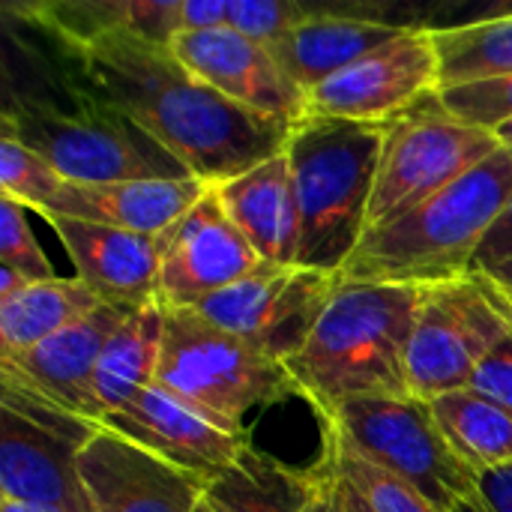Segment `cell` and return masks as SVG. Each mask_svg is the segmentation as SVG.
Instances as JSON below:
<instances>
[{
    "label": "cell",
    "instance_id": "6da1fadb",
    "mask_svg": "<svg viewBox=\"0 0 512 512\" xmlns=\"http://www.w3.org/2000/svg\"><path fill=\"white\" fill-rule=\"evenodd\" d=\"M69 84L126 111L192 177L219 186L282 153L291 126L255 114L198 81L168 45L111 33L66 51Z\"/></svg>",
    "mask_w": 512,
    "mask_h": 512
},
{
    "label": "cell",
    "instance_id": "7a4b0ae2",
    "mask_svg": "<svg viewBox=\"0 0 512 512\" xmlns=\"http://www.w3.org/2000/svg\"><path fill=\"white\" fill-rule=\"evenodd\" d=\"M420 300L423 288L339 279L306 348L288 363L324 420L360 396H411L408 342Z\"/></svg>",
    "mask_w": 512,
    "mask_h": 512
},
{
    "label": "cell",
    "instance_id": "3957f363",
    "mask_svg": "<svg viewBox=\"0 0 512 512\" xmlns=\"http://www.w3.org/2000/svg\"><path fill=\"white\" fill-rule=\"evenodd\" d=\"M512 198V153L501 147L444 192L369 231L342 282L435 288L474 273L477 252Z\"/></svg>",
    "mask_w": 512,
    "mask_h": 512
},
{
    "label": "cell",
    "instance_id": "277c9868",
    "mask_svg": "<svg viewBox=\"0 0 512 512\" xmlns=\"http://www.w3.org/2000/svg\"><path fill=\"white\" fill-rule=\"evenodd\" d=\"M387 126L306 117L285 153L300 204V267L342 273L366 237Z\"/></svg>",
    "mask_w": 512,
    "mask_h": 512
},
{
    "label": "cell",
    "instance_id": "5b68a950",
    "mask_svg": "<svg viewBox=\"0 0 512 512\" xmlns=\"http://www.w3.org/2000/svg\"><path fill=\"white\" fill-rule=\"evenodd\" d=\"M0 135L36 150L66 183L183 180L192 171L126 111L72 84L69 105L18 96L0 117Z\"/></svg>",
    "mask_w": 512,
    "mask_h": 512
},
{
    "label": "cell",
    "instance_id": "8992f818",
    "mask_svg": "<svg viewBox=\"0 0 512 512\" xmlns=\"http://www.w3.org/2000/svg\"><path fill=\"white\" fill-rule=\"evenodd\" d=\"M156 384L234 435H249V411L303 396L285 363L258 354L195 309H165Z\"/></svg>",
    "mask_w": 512,
    "mask_h": 512
},
{
    "label": "cell",
    "instance_id": "52a82bcc",
    "mask_svg": "<svg viewBox=\"0 0 512 512\" xmlns=\"http://www.w3.org/2000/svg\"><path fill=\"white\" fill-rule=\"evenodd\" d=\"M327 441L393 474L438 512L480 498L477 474L447 444L432 405L414 396H360L327 420Z\"/></svg>",
    "mask_w": 512,
    "mask_h": 512
},
{
    "label": "cell",
    "instance_id": "ba28073f",
    "mask_svg": "<svg viewBox=\"0 0 512 512\" xmlns=\"http://www.w3.org/2000/svg\"><path fill=\"white\" fill-rule=\"evenodd\" d=\"M512 336L510 303L483 273L423 288L408 342V393L423 402L468 390L480 363Z\"/></svg>",
    "mask_w": 512,
    "mask_h": 512
},
{
    "label": "cell",
    "instance_id": "9c48e42d",
    "mask_svg": "<svg viewBox=\"0 0 512 512\" xmlns=\"http://www.w3.org/2000/svg\"><path fill=\"white\" fill-rule=\"evenodd\" d=\"M0 384V501L96 512L78 474V456L102 426L72 417L12 381L0 378Z\"/></svg>",
    "mask_w": 512,
    "mask_h": 512
},
{
    "label": "cell",
    "instance_id": "30bf717a",
    "mask_svg": "<svg viewBox=\"0 0 512 512\" xmlns=\"http://www.w3.org/2000/svg\"><path fill=\"white\" fill-rule=\"evenodd\" d=\"M498 150L495 132L450 117L435 93L387 126L366 234L411 213Z\"/></svg>",
    "mask_w": 512,
    "mask_h": 512
},
{
    "label": "cell",
    "instance_id": "8fae6325",
    "mask_svg": "<svg viewBox=\"0 0 512 512\" xmlns=\"http://www.w3.org/2000/svg\"><path fill=\"white\" fill-rule=\"evenodd\" d=\"M336 288V273L261 261L249 276L213 294L195 312L258 354L288 366L306 348Z\"/></svg>",
    "mask_w": 512,
    "mask_h": 512
},
{
    "label": "cell",
    "instance_id": "7c38bea8",
    "mask_svg": "<svg viewBox=\"0 0 512 512\" xmlns=\"http://www.w3.org/2000/svg\"><path fill=\"white\" fill-rule=\"evenodd\" d=\"M441 90L432 27H411L306 93V117L390 126Z\"/></svg>",
    "mask_w": 512,
    "mask_h": 512
},
{
    "label": "cell",
    "instance_id": "4fadbf2b",
    "mask_svg": "<svg viewBox=\"0 0 512 512\" xmlns=\"http://www.w3.org/2000/svg\"><path fill=\"white\" fill-rule=\"evenodd\" d=\"M159 240V300L165 309H198L249 276L261 258L225 213L210 186Z\"/></svg>",
    "mask_w": 512,
    "mask_h": 512
},
{
    "label": "cell",
    "instance_id": "5bb4252c",
    "mask_svg": "<svg viewBox=\"0 0 512 512\" xmlns=\"http://www.w3.org/2000/svg\"><path fill=\"white\" fill-rule=\"evenodd\" d=\"M102 429L117 432L120 438L144 447L147 453L171 462L207 486L228 474L252 447L249 435L222 429L207 414L195 411L159 384L147 387L126 408L108 414Z\"/></svg>",
    "mask_w": 512,
    "mask_h": 512
},
{
    "label": "cell",
    "instance_id": "9a60e30c",
    "mask_svg": "<svg viewBox=\"0 0 512 512\" xmlns=\"http://www.w3.org/2000/svg\"><path fill=\"white\" fill-rule=\"evenodd\" d=\"M138 309H120L102 303L84 321L60 330L36 348L0 357V378L12 381L48 405L102 426L105 411L96 396V366L108 339Z\"/></svg>",
    "mask_w": 512,
    "mask_h": 512
},
{
    "label": "cell",
    "instance_id": "2e32d148",
    "mask_svg": "<svg viewBox=\"0 0 512 512\" xmlns=\"http://www.w3.org/2000/svg\"><path fill=\"white\" fill-rule=\"evenodd\" d=\"M168 48L198 81L225 99L288 126L306 120V93L291 81L267 45L252 42L231 27H216L177 33Z\"/></svg>",
    "mask_w": 512,
    "mask_h": 512
},
{
    "label": "cell",
    "instance_id": "e0dca14e",
    "mask_svg": "<svg viewBox=\"0 0 512 512\" xmlns=\"http://www.w3.org/2000/svg\"><path fill=\"white\" fill-rule=\"evenodd\" d=\"M78 474L96 512H198L207 498V483L108 429L81 450Z\"/></svg>",
    "mask_w": 512,
    "mask_h": 512
},
{
    "label": "cell",
    "instance_id": "ac0fdd59",
    "mask_svg": "<svg viewBox=\"0 0 512 512\" xmlns=\"http://www.w3.org/2000/svg\"><path fill=\"white\" fill-rule=\"evenodd\" d=\"M66 246L78 279L108 306L141 309L159 297V240L111 225L42 216Z\"/></svg>",
    "mask_w": 512,
    "mask_h": 512
},
{
    "label": "cell",
    "instance_id": "d6986e66",
    "mask_svg": "<svg viewBox=\"0 0 512 512\" xmlns=\"http://www.w3.org/2000/svg\"><path fill=\"white\" fill-rule=\"evenodd\" d=\"M210 183L198 177L183 180H126L81 186L63 183L57 198L39 216H66L96 225H111L147 237L165 234L204 192Z\"/></svg>",
    "mask_w": 512,
    "mask_h": 512
},
{
    "label": "cell",
    "instance_id": "ffe728a7",
    "mask_svg": "<svg viewBox=\"0 0 512 512\" xmlns=\"http://www.w3.org/2000/svg\"><path fill=\"white\" fill-rule=\"evenodd\" d=\"M219 201L255 255L267 264L300 261V204L288 153L249 168L216 186Z\"/></svg>",
    "mask_w": 512,
    "mask_h": 512
},
{
    "label": "cell",
    "instance_id": "44dd1931",
    "mask_svg": "<svg viewBox=\"0 0 512 512\" xmlns=\"http://www.w3.org/2000/svg\"><path fill=\"white\" fill-rule=\"evenodd\" d=\"M408 30L411 24L315 9L303 24H297L291 33H285L279 42L267 48L273 51L279 66L291 75V81L303 93H309L330 75L348 69L360 57L399 39Z\"/></svg>",
    "mask_w": 512,
    "mask_h": 512
},
{
    "label": "cell",
    "instance_id": "7402d4cb",
    "mask_svg": "<svg viewBox=\"0 0 512 512\" xmlns=\"http://www.w3.org/2000/svg\"><path fill=\"white\" fill-rule=\"evenodd\" d=\"M21 15L51 33L63 51L123 30L159 45H171L180 33V0H57L21 6Z\"/></svg>",
    "mask_w": 512,
    "mask_h": 512
},
{
    "label": "cell",
    "instance_id": "603a6c76",
    "mask_svg": "<svg viewBox=\"0 0 512 512\" xmlns=\"http://www.w3.org/2000/svg\"><path fill=\"white\" fill-rule=\"evenodd\" d=\"M165 342V303H153L132 312L120 330L108 339L96 366V396L108 414L135 402L147 387L156 384Z\"/></svg>",
    "mask_w": 512,
    "mask_h": 512
},
{
    "label": "cell",
    "instance_id": "cb8c5ba5",
    "mask_svg": "<svg viewBox=\"0 0 512 512\" xmlns=\"http://www.w3.org/2000/svg\"><path fill=\"white\" fill-rule=\"evenodd\" d=\"M102 306L84 279L33 282L9 300H0V357H15L60 330L84 321Z\"/></svg>",
    "mask_w": 512,
    "mask_h": 512
},
{
    "label": "cell",
    "instance_id": "d4e9b609",
    "mask_svg": "<svg viewBox=\"0 0 512 512\" xmlns=\"http://www.w3.org/2000/svg\"><path fill=\"white\" fill-rule=\"evenodd\" d=\"M315 471L300 474L249 447L240 462L207 486L213 512H309Z\"/></svg>",
    "mask_w": 512,
    "mask_h": 512
},
{
    "label": "cell",
    "instance_id": "484cf974",
    "mask_svg": "<svg viewBox=\"0 0 512 512\" xmlns=\"http://www.w3.org/2000/svg\"><path fill=\"white\" fill-rule=\"evenodd\" d=\"M429 405L447 444L477 477L512 465V414L501 405L471 387Z\"/></svg>",
    "mask_w": 512,
    "mask_h": 512
},
{
    "label": "cell",
    "instance_id": "4316f807",
    "mask_svg": "<svg viewBox=\"0 0 512 512\" xmlns=\"http://www.w3.org/2000/svg\"><path fill=\"white\" fill-rule=\"evenodd\" d=\"M432 39L441 57V90L512 75V12L432 27Z\"/></svg>",
    "mask_w": 512,
    "mask_h": 512
},
{
    "label": "cell",
    "instance_id": "83f0119b",
    "mask_svg": "<svg viewBox=\"0 0 512 512\" xmlns=\"http://www.w3.org/2000/svg\"><path fill=\"white\" fill-rule=\"evenodd\" d=\"M324 462L366 498L372 512H438L411 486H405L393 474L381 471L378 465L360 459L357 453H351V450H345V447H339L333 441H327Z\"/></svg>",
    "mask_w": 512,
    "mask_h": 512
},
{
    "label": "cell",
    "instance_id": "f1b7e54d",
    "mask_svg": "<svg viewBox=\"0 0 512 512\" xmlns=\"http://www.w3.org/2000/svg\"><path fill=\"white\" fill-rule=\"evenodd\" d=\"M63 183L66 180L36 150L12 135H0V195L42 213L57 198Z\"/></svg>",
    "mask_w": 512,
    "mask_h": 512
},
{
    "label": "cell",
    "instance_id": "f546056e",
    "mask_svg": "<svg viewBox=\"0 0 512 512\" xmlns=\"http://www.w3.org/2000/svg\"><path fill=\"white\" fill-rule=\"evenodd\" d=\"M438 102L450 117L495 132L498 126L512 120V75L462 87H444L438 90Z\"/></svg>",
    "mask_w": 512,
    "mask_h": 512
},
{
    "label": "cell",
    "instance_id": "4dcf8cb0",
    "mask_svg": "<svg viewBox=\"0 0 512 512\" xmlns=\"http://www.w3.org/2000/svg\"><path fill=\"white\" fill-rule=\"evenodd\" d=\"M312 12L294 0H228V27L252 42L273 45Z\"/></svg>",
    "mask_w": 512,
    "mask_h": 512
},
{
    "label": "cell",
    "instance_id": "1f68e13d",
    "mask_svg": "<svg viewBox=\"0 0 512 512\" xmlns=\"http://www.w3.org/2000/svg\"><path fill=\"white\" fill-rule=\"evenodd\" d=\"M27 207L18 201L0 195V264L15 267L30 282H48L57 279L45 252L39 249L30 225H27Z\"/></svg>",
    "mask_w": 512,
    "mask_h": 512
},
{
    "label": "cell",
    "instance_id": "d6a6232c",
    "mask_svg": "<svg viewBox=\"0 0 512 512\" xmlns=\"http://www.w3.org/2000/svg\"><path fill=\"white\" fill-rule=\"evenodd\" d=\"M471 390L483 393L495 405L512 414V336H507L474 372Z\"/></svg>",
    "mask_w": 512,
    "mask_h": 512
},
{
    "label": "cell",
    "instance_id": "836d02e7",
    "mask_svg": "<svg viewBox=\"0 0 512 512\" xmlns=\"http://www.w3.org/2000/svg\"><path fill=\"white\" fill-rule=\"evenodd\" d=\"M228 27V0H180V33Z\"/></svg>",
    "mask_w": 512,
    "mask_h": 512
},
{
    "label": "cell",
    "instance_id": "e575fe53",
    "mask_svg": "<svg viewBox=\"0 0 512 512\" xmlns=\"http://www.w3.org/2000/svg\"><path fill=\"white\" fill-rule=\"evenodd\" d=\"M507 258H512V198L507 201L504 213L498 216L495 228L489 231V237L483 240V246L477 252V261H474V270L495 267V264H501Z\"/></svg>",
    "mask_w": 512,
    "mask_h": 512
},
{
    "label": "cell",
    "instance_id": "d590c367",
    "mask_svg": "<svg viewBox=\"0 0 512 512\" xmlns=\"http://www.w3.org/2000/svg\"><path fill=\"white\" fill-rule=\"evenodd\" d=\"M477 492L489 512H512V465L480 474Z\"/></svg>",
    "mask_w": 512,
    "mask_h": 512
},
{
    "label": "cell",
    "instance_id": "8d00e7d4",
    "mask_svg": "<svg viewBox=\"0 0 512 512\" xmlns=\"http://www.w3.org/2000/svg\"><path fill=\"white\" fill-rule=\"evenodd\" d=\"M309 512H348L342 489H339V480H336V474L330 471L327 462H321V468L315 471V492H312V501H309Z\"/></svg>",
    "mask_w": 512,
    "mask_h": 512
},
{
    "label": "cell",
    "instance_id": "74e56055",
    "mask_svg": "<svg viewBox=\"0 0 512 512\" xmlns=\"http://www.w3.org/2000/svg\"><path fill=\"white\" fill-rule=\"evenodd\" d=\"M474 273H483V276L495 285V291L510 303L512 309V258L495 264V267H486V270H474Z\"/></svg>",
    "mask_w": 512,
    "mask_h": 512
},
{
    "label": "cell",
    "instance_id": "f35d334b",
    "mask_svg": "<svg viewBox=\"0 0 512 512\" xmlns=\"http://www.w3.org/2000/svg\"><path fill=\"white\" fill-rule=\"evenodd\" d=\"M27 285H33L24 273H18L15 267H6V264H0V300H9V297H15L18 291H24Z\"/></svg>",
    "mask_w": 512,
    "mask_h": 512
},
{
    "label": "cell",
    "instance_id": "ab89813d",
    "mask_svg": "<svg viewBox=\"0 0 512 512\" xmlns=\"http://www.w3.org/2000/svg\"><path fill=\"white\" fill-rule=\"evenodd\" d=\"M333 471V468H330ZM336 474V471H333ZM336 480H339V489H342V498H345V507H348V512H372V507L366 504V498L351 486V483H345L339 474H336Z\"/></svg>",
    "mask_w": 512,
    "mask_h": 512
},
{
    "label": "cell",
    "instance_id": "60d3db41",
    "mask_svg": "<svg viewBox=\"0 0 512 512\" xmlns=\"http://www.w3.org/2000/svg\"><path fill=\"white\" fill-rule=\"evenodd\" d=\"M0 512H60L51 507H33V504H18V501H0Z\"/></svg>",
    "mask_w": 512,
    "mask_h": 512
},
{
    "label": "cell",
    "instance_id": "b9f144b4",
    "mask_svg": "<svg viewBox=\"0 0 512 512\" xmlns=\"http://www.w3.org/2000/svg\"><path fill=\"white\" fill-rule=\"evenodd\" d=\"M495 138L501 141V147H507V150L512 153V120H510V123H504V126H498V129H495Z\"/></svg>",
    "mask_w": 512,
    "mask_h": 512
},
{
    "label": "cell",
    "instance_id": "7bdbcfd3",
    "mask_svg": "<svg viewBox=\"0 0 512 512\" xmlns=\"http://www.w3.org/2000/svg\"><path fill=\"white\" fill-rule=\"evenodd\" d=\"M456 512H489V510H486V504H483L480 498H471V501H462V504L456 507Z\"/></svg>",
    "mask_w": 512,
    "mask_h": 512
},
{
    "label": "cell",
    "instance_id": "ee69618b",
    "mask_svg": "<svg viewBox=\"0 0 512 512\" xmlns=\"http://www.w3.org/2000/svg\"><path fill=\"white\" fill-rule=\"evenodd\" d=\"M198 512H213V507H210V504H207V498H204V504H201V507H198Z\"/></svg>",
    "mask_w": 512,
    "mask_h": 512
}]
</instances>
